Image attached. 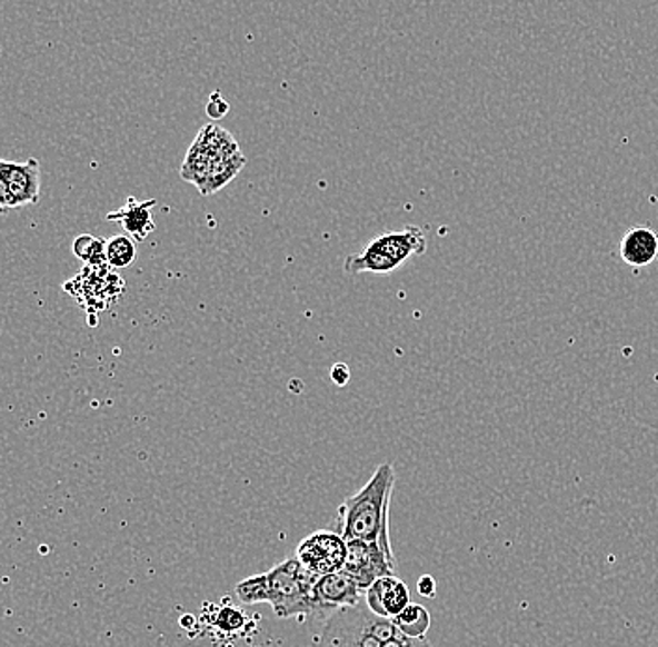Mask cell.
I'll return each instance as SVG.
<instances>
[{"label":"cell","instance_id":"2","mask_svg":"<svg viewBox=\"0 0 658 647\" xmlns=\"http://www.w3.org/2000/svg\"><path fill=\"white\" fill-rule=\"evenodd\" d=\"M399 633L393 619L378 616L369 606H342L329 614L312 647H382Z\"/></svg>","mask_w":658,"mask_h":647},{"label":"cell","instance_id":"21","mask_svg":"<svg viewBox=\"0 0 658 647\" xmlns=\"http://www.w3.org/2000/svg\"><path fill=\"white\" fill-rule=\"evenodd\" d=\"M382 647H432L427 638H410V636L399 635L386 641Z\"/></svg>","mask_w":658,"mask_h":647},{"label":"cell","instance_id":"1","mask_svg":"<svg viewBox=\"0 0 658 647\" xmlns=\"http://www.w3.org/2000/svg\"><path fill=\"white\" fill-rule=\"evenodd\" d=\"M395 487L391 462L378 466L363 487L339 507V534L347 541H378L391 548L389 504Z\"/></svg>","mask_w":658,"mask_h":647},{"label":"cell","instance_id":"22","mask_svg":"<svg viewBox=\"0 0 658 647\" xmlns=\"http://www.w3.org/2000/svg\"><path fill=\"white\" fill-rule=\"evenodd\" d=\"M329 377H331L336 386L342 388V386H347L350 382V367L347 364H337V366L331 367Z\"/></svg>","mask_w":658,"mask_h":647},{"label":"cell","instance_id":"13","mask_svg":"<svg viewBox=\"0 0 658 647\" xmlns=\"http://www.w3.org/2000/svg\"><path fill=\"white\" fill-rule=\"evenodd\" d=\"M243 166H246V156L241 152L227 156V158H213L210 177L202 189V195L218 193L219 189H223L227 183L235 180L236 175L243 169Z\"/></svg>","mask_w":658,"mask_h":647},{"label":"cell","instance_id":"10","mask_svg":"<svg viewBox=\"0 0 658 647\" xmlns=\"http://www.w3.org/2000/svg\"><path fill=\"white\" fill-rule=\"evenodd\" d=\"M156 200L128 199L117 212L107 213V221L120 223L126 235H130L136 241H144L148 235L156 230L153 225L152 210Z\"/></svg>","mask_w":658,"mask_h":647},{"label":"cell","instance_id":"5","mask_svg":"<svg viewBox=\"0 0 658 647\" xmlns=\"http://www.w3.org/2000/svg\"><path fill=\"white\" fill-rule=\"evenodd\" d=\"M347 559H345V571L359 584V588L367 591L370 584L377 583L378 578L389 577L397 571L393 550L383 547L378 541H347Z\"/></svg>","mask_w":658,"mask_h":647},{"label":"cell","instance_id":"14","mask_svg":"<svg viewBox=\"0 0 658 647\" xmlns=\"http://www.w3.org/2000/svg\"><path fill=\"white\" fill-rule=\"evenodd\" d=\"M393 624L402 635L410 636V638H425L429 633L432 619L423 605L410 603L399 616H395Z\"/></svg>","mask_w":658,"mask_h":647},{"label":"cell","instance_id":"8","mask_svg":"<svg viewBox=\"0 0 658 647\" xmlns=\"http://www.w3.org/2000/svg\"><path fill=\"white\" fill-rule=\"evenodd\" d=\"M363 595V589L359 588V584L345 569L318 577L315 584L317 613H333L342 606L359 605Z\"/></svg>","mask_w":658,"mask_h":647},{"label":"cell","instance_id":"7","mask_svg":"<svg viewBox=\"0 0 658 647\" xmlns=\"http://www.w3.org/2000/svg\"><path fill=\"white\" fill-rule=\"evenodd\" d=\"M347 550L348 543L341 534L320 530L303 539L296 548L295 556L307 571L315 577H323L329 573L342 571Z\"/></svg>","mask_w":658,"mask_h":647},{"label":"cell","instance_id":"23","mask_svg":"<svg viewBox=\"0 0 658 647\" xmlns=\"http://www.w3.org/2000/svg\"><path fill=\"white\" fill-rule=\"evenodd\" d=\"M436 580L435 578L430 577V575H425V577L419 578L418 580V594L421 597H427V599H435L436 597Z\"/></svg>","mask_w":658,"mask_h":647},{"label":"cell","instance_id":"3","mask_svg":"<svg viewBox=\"0 0 658 647\" xmlns=\"http://www.w3.org/2000/svg\"><path fill=\"white\" fill-rule=\"evenodd\" d=\"M268 603L277 618H306L317 613L315 584L318 577L307 571L296 556L265 573Z\"/></svg>","mask_w":658,"mask_h":647},{"label":"cell","instance_id":"19","mask_svg":"<svg viewBox=\"0 0 658 647\" xmlns=\"http://www.w3.org/2000/svg\"><path fill=\"white\" fill-rule=\"evenodd\" d=\"M243 624H246V614L241 613V610H236L232 606L221 608L218 616H216V627L225 630V633H236V630H240L243 627Z\"/></svg>","mask_w":658,"mask_h":647},{"label":"cell","instance_id":"6","mask_svg":"<svg viewBox=\"0 0 658 647\" xmlns=\"http://www.w3.org/2000/svg\"><path fill=\"white\" fill-rule=\"evenodd\" d=\"M41 167L34 158L24 163L0 161V202L2 210L36 205L40 200Z\"/></svg>","mask_w":658,"mask_h":647},{"label":"cell","instance_id":"12","mask_svg":"<svg viewBox=\"0 0 658 647\" xmlns=\"http://www.w3.org/2000/svg\"><path fill=\"white\" fill-rule=\"evenodd\" d=\"M213 153L208 148L195 139L193 147L189 148L188 158L183 161L182 175L183 180L195 183L197 188L205 189L208 177H210V169H212Z\"/></svg>","mask_w":658,"mask_h":647},{"label":"cell","instance_id":"15","mask_svg":"<svg viewBox=\"0 0 658 647\" xmlns=\"http://www.w3.org/2000/svg\"><path fill=\"white\" fill-rule=\"evenodd\" d=\"M197 139L213 153V158H227V156H235V153L240 152L235 137L230 136L229 131H225L223 128H219V126H205Z\"/></svg>","mask_w":658,"mask_h":647},{"label":"cell","instance_id":"20","mask_svg":"<svg viewBox=\"0 0 658 647\" xmlns=\"http://www.w3.org/2000/svg\"><path fill=\"white\" fill-rule=\"evenodd\" d=\"M229 111V101L225 100L223 96H221V92H213V94L210 96L208 106H206V115H208L210 118H213V120H219V118H223Z\"/></svg>","mask_w":658,"mask_h":647},{"label":"cell","instance_id":"16","mask_svg":"<svg viewBox=\"0 0 658 647\" xmlns=\"http://www.w3.org/2000/svg\"><path fill=\"white\" fill-rule=\"evenodd\" d=\"M107 265L111 268H128L137 260V243L130 235H117L107 240Z\"/></svg>","mask_w":658,"mask_h":647},{"label":"cell","instance_id":"4","mask_svg":"<svg viewBox=\"0 0 658 647\" xmlns=\"http://www.w3.org/2000/svg\"><path fill=\"white\" fill-rule=\"evenodd\" d=\"M427 251V236L419 227H406L395 232H383L370 241L359 253L348 257L345 271L350 276H359L365 271L372 273H391L406 260L423 255Z\"/></svg>","mask_w":658,"mask_h":647},{"label":"cell","instance_id":"18","mask_svg":"<svg viewBox=\"0 0 658 647\" xmlns=\"http://www.w3.org/2000/svg\"><path fill=\"white\" fill-rule=\"evenodd\" d=\"M235 595L243 605H257V603H268V588H266L265 573L246 578L240 584H236Z\"/></svg>","mask_w":658,"mask_h":647},{"label":"cell","instance_id":"9","mask_svg":"<svg viewBox=\"0 0 658 647\" xmlns=\"http://www.w3.org/2000/svg\"><path fill=\"white\" fill-rule=\"evenodd\" d=\"M365 603L378 616L393 619L410 605V589L397 575H389L370 584L369 589L365 591Z\"/></svg>","mask_w":658,"mask_h":647},{"label":"cell","instance_id":"11","mask_svg":"<svg viewBox=\"0 0 658 647\" xmlns=\"http://www.w3.org/2000/svg\"><path fill=\"white\" fill-rule=\"evenodd\" d=\"M619 255L625 265L646 268L658 257V235L649 227H632L627 230L619 243Z\"/></svg>","mask_w":658,"mask_h":647},{"label":"cell","instance_id":"17","mask_svg":"<svg viewBox=\"0 0 658 647\" xmlns=\"http://www.w3.org/2000/svg\"><path fill=\"white\" fill-rule=\"evenodd\" d=\"M106 246L107 241L101 240L98 236L81 235L73 240V255L77 259L87 262V265L98 266L106 265Z\"/></svg>","mask_w":658,"mask_h":647}]
</instances>
